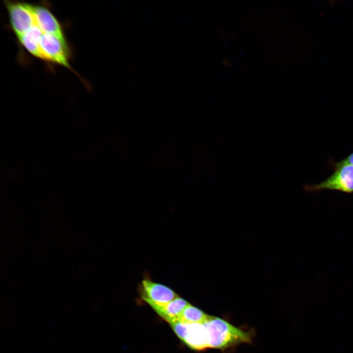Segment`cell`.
Masks as SVG:
<instances>
[{
  "mask_svg": "<svg viewBox=\"0 0 353 353\" xmlns=\"http://www.w3.org/2000/svg\"><path fill=\"white\" fill-rule=\"evenodd\" d=\"M208 348L224 351L242 343L251 344L254 329L245 331L221 318L210 316L203 323Z\"/></svg>",
  "mask_w": 353,
  "mask_h": 353,
  "instance_id": "obj_1",
  "label": "cell"
},
{
  "mask_svg": "<svg viewBox=\"0 0 353 353\" xmlns=\"http://www.w3.org/2000/svg\"><path fill=\"white\" fill-rule=\"evenodd\" d=\"M333 165L334 172L329 176L319 183L305 185L304 189L311 192L330 190L353 193V164L336 162Z\"/></svg>",
  "mask_w": 353,
  "mask_h": 353,
  "instance_id": "obj_2",
  "label": "cell"
},
{
  "mask_svg": "<svg viewBox=\"0 0 353 353\" xmlns=\"http://www.w3.org/2000/svg\"><path fill=\"white\" fill-rule=\"evenodd\" d=\"M138 290L141 299L153 310L166 305L178 297L170 288L148 278L142 280Z\"/></svg>",
  "mask_w": 353,
  "mask_h": 353,
  "instance_id": "obj_3",
  "label": "cell"
},
{
  "mask_svg": "<svg viewBox=\"0 0 353 353\" xmlns=\"http://www.w3.org/2000/svg\"><path fill=\"white\" fill-rule=\"evenodd\" d=\"M183 342L191 349L202 351L209 349L203 323H188V329Z\"/></svg>",
  "mask_w": 353,
  "mask_h": 353,
  "instance_id": "obj_4",
  "label": "cell"
},
{
  "mask_svg": "<svg viewBox=\"0 0 353 353\" xmlns=\"http://www.w3.org/2000/svg\"><path fill=\"white\" fill-rule=\"evenodd\" d=\"M189 304L186 300L178 296L166 305L154 310L170 324L178 320L184 309Z\"/></svg>",
  "mask_w": 353,
  "mask_h": 353,
  "instance_id": "obj_5",
  "label": "cell"
},
{
  "mask_svg": "<svg viewBox=\"0 0 353 353\" xmlns=\"http://www.w3.org/2000/svg\"><path fill=\"white\" fill-rule=\"evenodd\" d=\"M209 315L189 304L184 309L178 320L185 323H203Z\"/></svg>",
  "mask_w": 353,
  "mask_h": 353,
  "instance_id": "obj_6",
  "label": "cell"
},
{
  "mask_svg": "<svg viewBox=\"0 0 353 353\" xmlns=\"http://www.w3.org/2000/svg\"><path fill=\"white\" fill-rule=\"evenodd\" d=\"M170 325L177 336L183 341L187 333L188 323L177 320L170 323Z\"/></svg>",
  "mask_w": 353,
  "mask_h": 353,
  "instance_id": "obj_7",
  "label": "cell"
},
{
  "mask_svg": "<svg viewBox=\"0 0 353 353\" xmlns=\"http://www.w3.org/2000/svg\"><path fill=\"white\" fill-rule=\"evenodd\" d=\"M339 162L341 163H348L353 164V152H352L344 159Z\"/></svg>",
  "mask_w": 353,
  "mask_h": 353,
  "instance_id": "obj_8",
  "label": "cell"
}]
</instances>
